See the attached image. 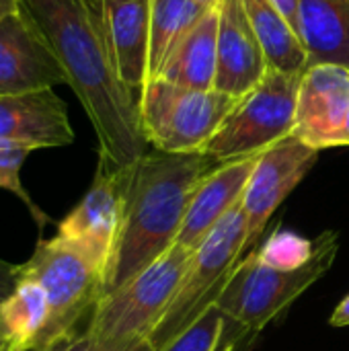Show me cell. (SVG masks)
<instances>
[{
    "instance_id": "obj_2",
    "label": "cell",
    "mask_w": 349,
    "mask_h": 351,
    "mask_svg": "<svg viewBox=\"0 0 349 351\" xmlns=\"http://www.w3.org/2000/svg\"><path fill=\"white\" fill-rule=\"evenodd\" d=\"M218 165L204 152L173 154L154 148L132 165L121 232L103 296L142 274L175 245L200 181Z\"/></svg>"
},
{
    "instance_id": "obj_28",
    "label": "cell",
    "mask_w": 349,
    "mask_h": 351,
    "mask_svg": "<svg viewBox=\"0 0 349 351\" xmlns=\"http://www.w3.org/2000/svg\"><path fill=\"white\" fill-rule=\"evenodd\" d=\"M329 323H331V327H349V294L337 304Z\"/></svg>"
},
{
    "instance_id": "obj_10",
    "label": "cell",
    "mask_w": 349,
    "mask_h": 351,
    "mask_svg": "<svg viewBox=\"0 0 349 351\" xmlns=\"http://www.w3.org/2000/svg\"><path fill=\"white\" fill-rule=\"evenodd\" d=\"M317 158L319 150L311 148L296 136H288L259 154L241 199L247 220L245 253L255 247L274 212L286 202L294 187H298L315 167Z\"/></svg>"
},
{
    "instance_id": "obj_19",
    "label": "cell",
    "mask_w": 349,
    "mask_h": 351,
    "mask_svg": "<svg viewBox=\"0 0 349 351\" xmlns=\"http://www.w3.org/2000/svg\"><path fill=\"white\" fill-rule=\"evenodd\" d=\"M298 10L311 64L349 66V0H298Z\"/></svg>"
},
{
    "instance_id": "obj_24",
    "label": "cell",
    "mask_w": 349,
    "mask_h": 351,
    "mask_svg": "<svg viewBox=\"0 0 349 351\" xmlns=\"http://www.w3.org/2000/svg\"><path fill=\"white\" fill-rule=\"evenodd\" d=\"M226 329V317L218 306H210L183 335L163 351H214Z\"/></svg>"
},
{
    "instance_id": "obj_3",
    "label": "cell",
    "mask_w": 349,
    "mask_h": 351,
    "mask_svg": "<svg viewBox=\"0 0 349 351\" xmlns=\"http://www.w3.org/2000/svg\"><path fill=\"white\" fill-rule=\"evenodd\" d=\"M337 251L339 237L337 232L327 230L317 237L315 255L304 267L280 271L263 265L257 259L255 249H251L234 265L216 306L226 319L241 325L247 333H259L331 269Z\"/></svg>"
},
{
    "instance_id": "obj_21",
    "label": "cell",
    "mask_w": 349,
    "mask_h": 351,
    "mask_svg": "<svg viewBox=\"0 0 349 351\" xmlns=\"http://www.w3.org/2000/svg\"><path fill=\"white\" fill-rule=\"evenodd\" d=\"M210 8L197 0H150L148 80L158 78L171 51Z\"/></svg>"
},
{
    "instance_id": "obj_9",
    "label": "cell",
    "mask_w": 349,
    "mask_h": 351,
    "mask_svg": "<svg viewBox=\"0 0 349 351\" xmlns=\"http://www.w3.org/2000/svg\"><path fill=\"white\" fill-rule=\"evenodd\" d=\"M130 169H111L99 162L88 191L60 220L56 232L101 271L103 284L121 232Z\"/></svg>"
},
{
    "instance_id": "obj_30",
    "label": "cell",
    "mask_w": 349,
    "mask_h": 351,
    "mask_svg": "<svg viewBox=\"0 0 349 351\" xmlns=\"http://www.w3.org/2000/svg\"><path fill=\"white\" fill-rule=\"evenodd\" d=\"M341 146H349V111L348 119H346V125H344V132H341Z\"/></svg>"
},
{
    "instance_id": "obj_23",
    "label": "cell",
    "mask_w": 349,
    "mask_h": 351,
    "mask_svg": "<svg viewBox=\"0 0 349 351\" xmlns=\"http://www.w3.org/2000/svg\"><path fill=\"white\" fill-rule=\"evenodd\" d=\"M31 152H33V148L27 144L0 138V189L19 197L25 204V208L29 210V214L35 220V224L39 226V230H43L49 224V216L33 202V197L29 195V191L23 187V181H21V169Z\"/></svg>"
},
{
    "instance_id": "obj_5",
    "label": "cell",
    "mask_w": 349,
    "mask_h": 351,
    "mask_svg": "<svg viewBox=\"0 0 349 351\" xmlns=\"http://www.w3.org/2000/svg\"><path fill=\"white\" fill-rule=\"evenodd\" d=\"M191 255V251L173 245L142 274L105 294L93 313L86 335L105 346L148 341L173 302Z\"/></svg>"
},
{
    "instance_id": "obj_22",
    "label": "cell",
    "mask_w": 349,
    "mask_h": 351,
    "mask_svg": "<svg viewBox=\"0 0 349 351\" xmlns=\"http://www.w3.org/2000/svg\"><path fill=\"white\" fill-rule=\"evenodd\" d=\"M257 259L280 271H294L304 267L313 255H315V243L300 237L298 232L286 230V228H276L267 241L261 243L259 249H255Z\"/></svg>"
},
{
    "instance_id": "obj_25",
    "label": "cell",
    "mask_w": 349,
    "mask_h": 351,
    "mask_svg": "<svg viewBox=\"0 0 349 351\" xmlns=\"http://www.w3.org/2000/svg\"><path fill=\"white\" fill-rule=\"evenodd\" d=\"M62 351H152L148 341L144 343H134V346H105L95 341L93 337H88L86 333L80 335L78 339H74L70 346H66Z\"/></svg>"
},
{
    "instance_id": "obj_14",
    "label": "cell",
    "mask_w": 349,
    "mask_h": 351,
    "mask_svg": "<svg viewBox=\"0 0 349 351\" xmlns=\"http://www.w3.org/2000/svg\"><path fill=\"white\" fill-rule=\"evenodd\" d=\"M257 158L259 154L220 162L200 181L175 245L193 253L210 237V232L241 204Z\"/></svg>"
},
{
    "instance_id": "obj_20",
    "label": "cell",
    "mask_w": 349,
    "mask_h": 351,
    "mask_svg": "<svg viewBox=\"0 0 349 351\" xmlns=\"http://www.w3.org/2000/svg\"><path fill=\"white\" fill-rule=\"evenodd\" d=\"M243 4L263 47L267 68L282 72H304L311 66L309 49L280 10L269 0H243Z\"/></svg>"
},
{
    "instance_id": "obj_6",
    "label": "cell",
    "mask_w": 349,
    "mask_h": 351,
    "mask_svg": "<svg viewBox=\"0 0 349 351\" xmlns=\"http://www.w3.org/2000/svg\"><path fill=\"white\" fill-rule=\"evenodd\" d=\"M239 101L218 88L195 90L163 78L148 80L138 97L144 138L160 152H204Z\"/></svg>"
},
{
    "instance_id": "obj_11",
    "label": "cell",
    "mask_w": 349,
    "mask_h": 351,
    "mask_svg": "<svg viewBox=\"0 0 349 351\" xmlns=\"http://www.w3.org/2000/svg\"><path fill=\"white\" fill-rule=\"evenodd\" d=\"M66 84V74L47 37L21 4L0 19V95H19Z\"/></svg>"
},
{
    "instance_id": "obj_16",
    "label": "cell",
    "mask_w": 349,
    "mask_h": 351,
    "mask_svg": "<svg viewBox=\"0 0 349 351\" xmlns=\"http://www.w3.org/2000/svg\"><path fill=\"white\" fill-rule=\"evenodd\" d=\"M105 39L121 80L140 95L148 82L150 0H97Z\"/></svg>"
},
{
    "instance_id": "obj_17",
    "label": "cell",
    "mask_w": 349,
    "mask_h": 351,
    "mask_svg": "<svg viewBox=\"0 0 349 351\" xmlns=\"http://www.w3.org/2000/svg\"><path fill=\"white\" fill-rule=\"evenodd\" d=\"M51 317L45 288L19 271L12 290L0 302V346L4 351H37Z\"/></svg>"
},
{
    "instance_id": "obj_26",
    "label": "cell",
    "mask_w": 349,
    "mask_h": 351,
    "mask_svg": "<svg viewBox=\"0 0 349 351\" xmlns=\"http://www.w3.org/2000/svg\"><path fill=\"white\" fill-rule=\"evenodd\" d=\"M280 14L290 23V27L300 35V10H298V0H269ZM302 37V35H300Z\"/></svg>"
},
{
    "instance_id": "obj_4",
    "label": "cell",
    "mask_w": 349,
    "mask_h": 351,
    "mask_svg": "<svg viewBox=\"0 0 349 351\" xmlns=\"http://www.w3.org/2000/svg\"><path fill=\"white\" fill-rule=\"evenodd\" d=\"M19 271L35 278L49 298L51 317L37 351H62L86 333L103 298V276L76 247L60 237L39 239Z\"/></svg>"
},
{
    "instance_id": "obj_13",
    "label": "cell",
    "mask_w": 349,
    "mask_h": 351,
    "mask_svg": "<svg viewBox=\"0 0 349 351\" xmlns=\"http://www.w3.org/2000/svg\"><path fill=\"white\" fill-rule=\"evenodd\" d=\"M218 12V70L214 88L232 97H245L265 76L267 60L243 0H220Z\"/></svg>"
},
{
    "instance_id": "obj_27",
    "label": "cell",
    "mask_w": 349,
    "mask_h": 351,
    "mask_svg": "<svg viewBox=\"0 0 349 351\" xmlns=\"http://www.w3.org/2000/svg\"><path fill=\"white\" fill-rule=\"evenodd\" d=\"M14 280H16V265H10V263H6V261L0 259V302L12 290ZM0 351H4L2 346H0Z\"/></svg>"
},
{
    "instance_id": "obj_29",
    "label": "cell",
    "mask_w": 349,
    "mask_h": 351,
    "mask_svg": "<svg viewBox=\"0 0 349 351\" xmlns=\"http://www.w3.org/2000/svg\"><path fill=\"white\" fill-rule=\"evenodd\" d=\"M23 0H0V19L14 12L16 8H21Z\"/></svg>"
},
{
    "instance_id": "obj_12",
    "label": "cell",
    "mask_w": 349,
    "mask_h": 351,
    "mask_svg": "<svg viewBox=\"0 0 349 351\" xmlns=\"http://www.w3.org/2000/svg\"><path fill=\"white\" fill-rule=\"evenodd\" d=\"M349 111V66L311 64L300 78L294 132L315 150L341 146Z\"/></svg>"
},
{
    "instance_id": "obj_7",
    "label": "cell",
    "mask_w": 349,
    "mask_h": 351,
    "mask_svg": "<svg viewBox=\"0 0 349 351\" xmlns=\"http://www.w3.org/2000/svg\"><path fill=\"white\" fill-rule=\"evenodd\" d=\"M245 241L247 220L239 204L193 251L173 302L148 337L150 350H167L210 306L216 304L234 265L245 255Z\"/></svg>"
},
{
    "instance_id": "obj_8",
    "label": "cell",
    "mask_w": 349,
    "mask_h": 351,
    "mask_svg": "<svg viewBox=\"0 0 349 351\" xmlns=\"http://www.w3.org/2000/svg\"><path fill=\"white\" fill-rule=\"evenodd\" d=\"M302 72L267 68L261 82L241 97L239 105L204 148L218 162L257 156L292 136Z\"/></svg>"
},
{
    "instance_id": "obj_1",
    "label": "cell",
    "mask_w": 349,
    "mask_h": 351,
    "mask_svg": "<svg viewBox=\"0 0 349 351\" xmlns=\"http://www.w3.org/2000/svg\"><path fill=\"white\" fill-rule=\"evenodd\" d=\"M47 37L66 84L78 97L99 142V162L125 169L148 150L138 93L119 76L97 0H23Z\"/></svg>"
},
{
    "instance_id": "obj_18",
    "label": "cell",
    "mask_w": 349,
    "mask_h": 351,
    "mask_svg": "<svg viewBox=\"0 0 349 351\" xmlns=\"http://www.w3.org/2000/svg\"><path fill=\"white\" fill-rule=\"evenodd\" d=\"M218 6H212L171 51L158 78L195 90L214 88L218 70Z\"/></svg>"
},
{
    "instance_id": "obj_15",
    "label": "cell",
    "mask_w": 349,
    "mask_h": 351,
    "mask_svg": "<svg viewBox=\"0 0 349 351\" xmlns=\"http://www.w3.org/2000/svg\"><path fill=\"white\" fill-rule=\"evenodd\" d=\"M0 138L39 148H62L74 142L66 103L53 88L0 95Z\"/></svg>"
},
{
    "instance_id": "obj_32",
    "label": "cell",
    "mask_w": 349,
    "mask_h": 351,
    "mask_svg": "<svg viewBox=\"0 0 349 351\" xmlns=\"http://www.w3.org/2000/svg\"><path fill=\"white\" fill-rule=\"evenodd\" d=\"M214 351H234V346H232V343H228V346H224V348H220V346H218Z\"/></svg>"
},
{
    "instance_id": "obj_31",
    "label": "cell",
    "mask_w": 349,
    "mask_h": 351,
    "mask_svg": "<svg viewBox=\"0 0 349 351\" xmlns=\"http://www.w3.org/2000/svg\"><path fill=\"white\" fill-rule=\"evenodd\" d=\"M197 2H202L206 6H218L220 4V0H197Z\"/></svg>"
}]
</instances>
